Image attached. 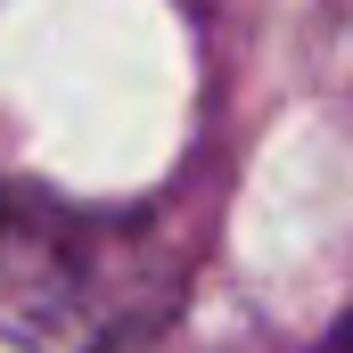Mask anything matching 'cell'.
<instances>
[{"label":"cell","mask_w":353,"mask_h":353,"mask_svg":"<svg viewBox=\"0 0 353 353\" xmlns=\"http://www.w3.org/2000/svg\"><path fill=\"white\" fill-rule=\"evenodd\" d=\"M312 353H353V304L329 321V329H321V345H312Z\"/></svg>","instance_id":"1"}]
</instances>
